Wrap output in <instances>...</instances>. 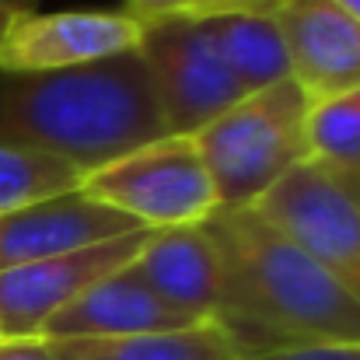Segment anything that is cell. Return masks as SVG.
Segmentation results:
<instances>
[{
	"mask_svg": "<svg viewBox=\"0 0 360 360\" xmlns=\"http://www.w3.org/2000/svg\"><path fill=\"white\" fill-rule=\"evenodd\" d=\"M161 136L172 133L140 53L67 70L0 74V143L56 154L88 175Z\"/></svg>",
	"mask_w": 360,
	"mask_h": 360,
	"instance_id": "7a4b0ae2",
	"label": "cell"
},
{
	"mask_svg": "<svg viewBox=\"0 0 360 360\" xmlns=\"http://www.w3.org/2000/svg\"><path fill=\"white\" fill-rule=\"evenodd\" d=\"M81 193L147 231L196 228L217 210V189L193 136H161L84 175Z\"/></svg>",
	"mask_w": 360,
	"mask_h": 360,
	"instance_id": "277c9868",
	"label": "cell"
},
{
	"mask_svg": "<svg viewBox=\"0 0 360 360\" xmlns=\"http://www.w3.org/2000/svg\"><path fill=\"white\" fill-rule=\"evenodd\" d=\"M255 210L290 235L360 304V196L350 179L308 158Z\"/></svg>",
	"mask_w": 360,
	"mask_h": 360,
	"instance_id": "8992f818",
	"label": "cell"
},
{
	"mask_svg": "<svg viewBox=\"0 0 360 360\" xmlns=\"http://www.w3.org/2000/svg\"><path fill=\"white\" fill-rule=\"evenodd\" d=\"M308 147L343 179H360V88L308 109Z\"/></svg>",
	"mask_w": 360,
	"mask_h": 360,
	"instance_id": "2e32d148",
	"label": "cell"
},
{
	"mask_svg": "<svg viewBox=\"0 0 360 360\" xmlns=\"http://www.w3.org/2000/svg\"><path fill=\"white\" fill-rule=\"evenodd\" d=\"M207 0H126V11L140 21H161V18H200Z\"/></svg>",
	"mask_w": 360,
	"mask_h": 360,
	"instance_id": "ac0fdd59",
	"label": "cell"
},
{
	"mask_svg": "<svg viewBox=\"0 0 360 360\" xmlns=\"http://www.w3.org/2000/svg\"><path fill=\"white\" fill-rule=\"evenodd\" d=\"M200 21H207L228 70L235 74L245 95L262 91V88L290 77L287 42H283V32H280L273 14L231 11V14H210Z\"/></svg>",
	"mask_w": 360,
	"mask_h": 360,
	"instance_id": "4fadbf2b",
	"label": "cell"
},
{
	"mask_svg": "<svg viewBox=\"0 0 360 360\" xmlns=\"http://www.w3.org/2000/svg\"><path fill=\"white\" fill-rule=\"evenodd\" d=\"M200 326L196 319L175 311L161 301L133 262L112 269L84 294H77L67 308H60L39 336L46 340H126V336H150Z\"/></svg>",
	"mask_w": 360,
	"mask_h": 360,
	"instance_id": "30bf717a",
	"label": "cell"
},
{
	"mask_svg": "<svg viewBox=\"0 0 360 360\" xmlns=\"http://www.w3.org/2000/svg\"><path fill=\"white\" fill-rule=\"evenodd\" d=\"M136 53L150 74L158 109L172 136H193L245 98L207 21L200 18L143 21Z\"/></svg>",
	"mask_w": 360,
	"mask_h": 360,
	"instance_id": "5b68a950",
	"label": "cell"
},
{
	"mask_svg": "<svg viewBox=\"0 0 360 360\" xmlns=\"http://www.w3.org/2000/svg\"><path fill=\"white\" fill-rule=\"evenodd\" d=\"M129 231H140V224H133L120 210L91 200L88 193L74 189V193H63V196H53V200H42L0 217V269L81 252Z\"/></svg>",
	"mask_w": 360,
	"mask_h": 360,
	"instance_id": "7c38bea8",
	"label": "cell"
},
{
	"mask_svg": "<svg viewBox=\"0 0 360 360\" xmlns=\"http://www.w3.org/2000/svg\"><path fill=\"white\" fill-rule=\"evenodd\" d=\"M81 182L84 172L56 154L21 147V143H0V217L74 193L81 189Z\"/></svg>",
	"mask_w": 360,
	"mask_h": 360,
	"instance_id": "9a60e30c",
	"label": "cell"
},
{
	"mask_svg": "<svg viewBox=\"0 0 360 360\" xmlns=\"http://www.w3.org/2000/svg\"><path fill=\"white\" fill-rule=\"evenodd\" d=\"M273 18L283 32L290 77L308 102L360 88V21L333 0H276Z\"/></svg>",
	"mask_w": 360,
	"mask_h": 360,
	"instance_id": "9c48e42d",
	"label": "cell"
},
{
	"mask_svg": "<svg viewBox=\"0 0 360 360\" xmlns=\"http://www.w3.org/2000/svg\"><path fill=\"white\" fill-rule=\"evenodd\" d=\"M143 283L175 311L214 322L228 304V269L207 224L150 231L133 259Z\"/></svg>",
	"mask_w": 360,
	"mask_h": 360,
	"instance_id": "8fae6325",
	"label": "cell"
},
{
	"mask_svg": "<svg viewBox=\"0 0 360 360\" xmlns=\"http://www.w3.org/2000/svg\"><path fill=\"white\" fill-rule=\"evenodd\" d=\"M147 235L150 231L140 228V231H129L81 252L0 269V336L7 340L39 336L42 326L60 308H67L77 294H84L91 283H98L112 269L133 262Z\"/></svg>",
	"mask_w": 360,
	"mask_h": 360,
	"instance_id": "ba28073f",
	"label": "cell"
},
{
	"mask_svg": "<svg viewBox=\"0 0 360 360\" xmlns=\"http://www.w3.org/2000/svg\"><path fill=\"white\" fill-rule=\"evenodd\" d=\"M0 360H63L60 343L46 336H0Z\"/></svg>",
	"mask_w": 360,
	"mask_h": 360,
	"instance_id": "d6986e66",
	"label": "cell"
},
{
	"mask_svg": "<svg viewBox=\"0 0 360 360\" xmlns=\"http://www.w3.org/2000/svg\"><path fill=\"white\" fill-rule=\"evenodd\" d=\"M308 95L294 77L238 98L228 112L193 133L221 210L255 207L287 172L311 158Z\"/></svg>",
	"mask_w": 360,
	"mask_h": 360,
	"instance_id": "3957f363",
	"label": "cell"
},
{
	"mask_svg": "<svg viewBox=\"0 0 360 360\" xmlns=\"http://www.w3.org/2000/svg\"><path fill=\"white\" fill-rule=\"evenodd\" d=\"M248 360H360V343H301V347L262 350Z\"/></svg>",
	"mask_w": 360,
	"mask_h": 360,
	"instance_id": "e0dca14e",
	"label": "cell"
},
{
	"mask_svg": "<svg viewBox=\"0 0 360 360\" xmlns=\"http://www.w3.org/2000/svg\"><path fill=\"white\" fill-rule=\"evenodd\" d=\"M333 4H340L347 14H354V18L360 21V0H333Z\"/></svg>",
	"mask_w": 360,
	"mask_h": 360,
	"instance_id": "44dd1931",
	"label": "cell"
},
{
	"mask_svg": "<svg viewBox=\"0 0 360 360\" xmlns=\"http://www.w3.org/2000/svg\"><path fill=\"white\" fill-rule=\"evenodd\" d=\"M63 360H245L238 340L214 319L189 329L126 340H56Z\"/></svg>",
	"mask_w": 360,
	"mask_h": 360,
	"instance_id": "5bb4252c",
	"label": "cell"
},
{
	"mask_svg": "<svg viewBox=\"0 0 360 360\" xmlns=\"http://www.w3.org/2000/svg\"><path fill=\"white\" fill-rule=\"evenodd\" d=\"M350 186H354V189H357V196H360V179H350Z\"/></svg>",
	"mask_w": 360,
	"mask_h": 360,
	"instance_id": "7402d4cb",
	"label": "cell"
},
{
	"mask_svg": "<svg viewBox=\"0 0 360 360\" xmlns=\"http://www.w3.org/2000/svg\"><path fill=\"white\" fill-rule=\"evenodd\" d=\"M143 21L122 11H0V74L67 70L136 53Z\"/></svg>",
	"mask_w": 360,
	"mask_h": 360,
	"instance_id": "52a82bcc",
	"label": "cell"
},
{
	"mask_svg": "<svg viewBox=\"0 0 360 360\" xmlns=\"http://www.w3.org/2000/svg\"><path fill=\"white\" fill-rule=\"evenodd\" d=\"M228 269L221 326L245 360L301 343H360V304L255 207L217 210L207 221Z\"/></svg>",
	"mask_w": 360,
	"mask_h": 360,
	"instance_id": "6da1fadb",
	"label": "cell"
},
{
	"mask_svg": "<svg viewBox=\"0 0 360 360\" xmlns=\"http://www.w3.org/2000/svg\"><path fill=\"white\" fill-rule=\"evenodd\" d=\"M276 0H207L200 18H210V14H231V11H262V14H273Z\"/></svg>",
	"mask_w": 360,
	"mask_h": 360,
	"instance_id": "ffe728a7",
	"label": "cell"
}]
</instances>
